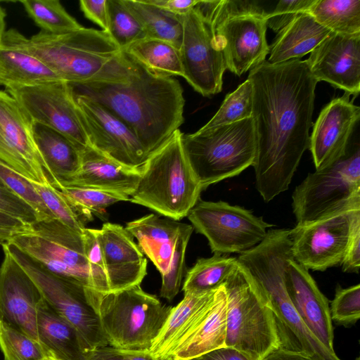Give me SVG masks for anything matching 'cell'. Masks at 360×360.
Listing matches in <instances>:
<instances>
[{
  "label": "cell",
  "mask_w": 360,
  "mask_h": 360,
  "mask_svg": "<svg viewBox=\"0 0 360 360\" xmlns=\"http://www.w3.org/2000/svg\"><path fill=\"white\" fill-rule=\"evenodd\" d=\"M189 360H250L240 352L231 347H222Z\"/></svg>",
  "instance_id": "obj_52"
},
{
  "label": "cell",
  "mask_w": 360,
  "mask_h": 360,
  "mask_svg": "<svg viewBox=\"0 0 360 360\" xmlns=\"http://www.w3.org/2000/svg\"><path fill=\"white\" fill-rule=\"evenodd\" d=\"M85 254L88 260L94 291L103 295L110 292L104 262L96 236V229L83 231Z\"/></svg>",
  "instance_id": "obj_44"
},
{
  "label": "cell",
  "mask_w": 360,
  "mask_h": 360,
  "mask_svg": "<svg viewBox=\"0 0 360 360\" xmlns=\"http://www.w3.org/2000/svg\"><path fill=\"white\" fill-rule=\"evenodd\" d=\"M342 271L359 274L360 269V211L353 219L347 249L341 263Z\"/></svg>",
  "instance_id": "obj_48"
},
{
  "label": "cell",
  "mask_w": 360,
  "mask_h": 360,
  "mask_svg": "<svg viewBox=\"0 0 360 360\" xmlns=\"http://www.w3.org/2000/svg\"><path fill=\"white\" fill-rule=\"evenodd\" d=\"M318 82L325 81L346 94L357 96L360 91V34L331 32L306 60Z\"/></svg>",
  "instance_id": "obj_18"
},
{
  "label": "cell",
  "mask_w": 360,
  "mask_h": 360,
  "mask_svg": "<svg viewBox=\"0 0 360 360\" xmlns=\"http://www.w3.org/2000/svg\"><path fill=\"white\" fill-rule=\"evenodd\" d=\"M0 349L5 360H44L49 355L38 341L1 320Z\"/></svg>",
  "instance_id": "obj_39"
},
{
  "label": "cell",
  "mask_w": 360,
  "mask_h": 360,
  "mask_svg": "<svg viewBox=\"0 0 360 360\" xmlns=\"http://www.w3.org/2000/svg\"><path fill=\"white\" fill-rule=\"evenodd\" d=\"M86 360H159L147 351L129 350L105 346L86 353Z\"/></svg>",
  "instance_id": "obj_47"
},
{
  "label": "cell",
  "mask_w": 360,
  "mask_h": 360,
  "mask_svg": "<svg viewBox=\"0 0 360 360\" xmlns=\"http://www.w3.org/2000/svg\"><path fill=\"white\" fill-rule=\"evenodd\" d=\"M183 36L179 49L183 77L198 93L210 96L222 89L227 69L214 27L194 7L182 15Z\"/></svg>",
  "instance_id": "obj_13"
},
{
  "label": "cell",
  "mask_w": 360,
  "mask_h": 360,
  "mask_svg": "<svg viewBox=\"0 0 360 360\" xmlns=\"http://www.w3.org/2000/svg\"><path fill=\"white\" fill-rule=\"evenodd\" d=\"M82 233L53 219L37 221L8 242L51 273L94 291Z\"/></svg>",
  "instance_id": "obj_10"
},
{
  "label": "cell",
  "mask_w": 360,
  "mask_h": 360,
  "mask_svg": "<svg viewBox=\"0 0 360 360\" xmlns=\"http://www.w3.org/2000/svg\"><path fill=\"white\" fill-rule=\"evenodd\" d=\"M110 292L140 285L147 271V259L127 229L107 222L96 229Z\"/></svg>",
  "instance_id": "obj_21"
},
{
  "label": "cell",
  "mask_w": 360,
  "mask_h": 360,
  "mask_svg": "<svg viewBox=\"0 0 360 360\" xmlns=\"http://www.w3.org/2000/svg\"><path fill=\"white\" fill-rule=\"evenodd\" d=\"M58 81L63 80L4 32L0 45V85L8 90Z\"/></svg>",
  "instance_id": "obj_28"
},
{
  "label": "cell",
  "mask_w": 360,
  "mask_h": 360,
  "mask_svg": "<svg viewBox=\"0 0 360 360\" xmlns=\"http://www.w3.org/2000/svg\"><path fill=\"white\" fill-rule=\"evenodd\" d=\"M227 298L219 287L205 314L188 337L175 349L172 360H189L226 347Z\"/></svg>",
  "instance_id": "obj_26"
},
{
  "label": "cell",
  "mask_w": 360,
  "mask_h": 360,
  "mask_svg": "<svg viewBox=\"0 0 360 360\" xmlns=\"http://www.w3.org/2000/svg\"><path fill=\"white\" fill-rule=\"evenodd\" d=\"M256 1H198L195 5L214 30L226 68L240 76L265 61L267 13Z\"/></svg>",
  "instance_id": "obj_6"
},
{
  "label": "cell",
  "mask_w": 360,
  "mask_h": 360,
  "mask_svg": "<svg viewBox=\"0 0 360 360\" xmlns=\"http://www.w3.org/2000/svg\"><path fill=\"white\" fill-rule=\"evenodd\" d=\"M143 27L146 37L167 41L179 50L183 36L182 15H177L146 0H122Z\"/></svg>",
  "instance_id": "obj_31"
},
{
  "label": "cell",
  "mask_w": 360,
  "mask_h": 360,
  "mask_svg": "<svg viewBox=\"0 0 360 360\" xmlns=\"http://www.w3.org/2000/svg\"><path fill=\"white\" fill-rule=\"evenodd\" d=\"M6 12L4 9L0 6V45L1 43V40L4 36V34L6 31L5 27H6Z\"/></svg>",
  "instance_id": "obj_54"
},
{
  "label": "cell",
  "mask_w": 360,
  "mask_h": 360,
  "mask_svg": "<svg viewBox=\"0 0 360 360\" xmlns=\"http://www.w3.org/2000/svg\"><path fill=\"white\" fill-rule=\"evenodd\" d=\"M292 198L296 226L360 210L359 145L328 167L309 173L295 188Z\"/></svg>",
  "instance_id": "obj_9"
},
{
  "label": "cell",
  "mask_w": 360,
  "mask_h": 360,
  "mask_svg": "<svg viewBox=\"0 0 360 360\" xmlns=\"http://www.w3.org/2000/svg\"><path fill=\"white\" fill-rule=\"evenodd\" d=\"M27 226L20 219L0 211V236L8 241L14 234L25 230Z\"/></svg>",
  "instance_id": "obj_51"
},
{
  "label": "cell",
  "mask_w": 360,
  "mask_h": 360,
  "mask_svg": "<svg viewBox=\"0 0 360 360\" xmlns=\"http://www.w3.org/2000/svg\"><path fill=\"white\" fill-rule=\"evenodd\" d=\"M5 34L68 83L93 79L122 51L103 30L82 27L60 34L41 30L29 39L15 29Z\"/></svg>",
  "instance_id": "obj_3"
},
{
  "label": "cell",
  "mask_w": 360,
  "mask_h": 360,
  "mask_svg": "<svg viewBox=\"0 0 360 360\" xmlns=\"http://www.w3.org/2000/svg\"><path fill=\"white\" fill-rule=\"evenodd\" d=\"M7 92L17 100L34 122L62 134L80 152L91 147L68 82L58 81L11 89Z\"/></svg>",
  "instance_id": "obj_14"
},
{
  "label": "cell",
  "mask_w": 360,
  "mask_h": 360,
  "mask_svg": "<svg viewBox=\"0 0 360 360\" xmlns=\"http://www.w3.org/2000/svg\"><path fill=\"white\" fill-rule=\"evenodd\" d=\"M330 314L331 320L340 324L349 325L356 322L360 316V285L347 288L338 285Z\"/></svg>",
  "instance_id": "obj_43"
},
{
  "label": "cell",
  "mask_w": 360,
  "mask_h": 360,
  "mask_svg": "<svg viewBox=\"0 0 360 360\" xmlns=\"http://www.w3.org/2000/svg\"><path fill=\"white\" fill-rule=\"evenodd\" d=\"M172 307L136 285L98 295L96 308L109 346L129 350H149Z\"/></svg>",
  "instance_id": "obj_8"
},
{
  "label": "cell",
  "mask_w": 360,
  "mask_h": 360,
  "mask_svg": "<svg viewBox=\"0 0 360 360\" xmlns=\"http://www.w3.org/2000/svg\"><path fill=\"white\" fill-rule=\"evenodd\" d=\"M285 285L291 303L311 333L328 350L335 352L328 300L309 270L290 260L285 271Z\"/></svg>",
  "instance_id": "obj_22"
},
{
  "label": "cell",
  "mask_w": 360,
  "mask_h": 360,
  "mask_svg": "<svg viewBox=\"0 0 360 360\" xmlns=\"http://www.w3.org/2000/svg\"><path fill=\"white\" fill-rule=\"evenodd\" d=\"M330 32L307 11L301 13L277 33L266 61L276 64L299 59L311 53Z\"/></svg>",
  "instance_id": "obj_29"
},
{
  "label": "cell",
  "mask_w": 360,
  "mask_h": 360,
  "mask_svg": "<svg viewBox=\"0 0 360 360\" xmlns=\"http://www.w3.org/2000/svg\"><path fill=\"white\" fill-rule=\"evenodd\" d=\"M356 360H359V357H357V358L356 359Z\"/></svg>",
  "instance_id": "obj_58"
},
{
  "label": "cell",
  "mask_w": 360,
  "mask_h": 360,
  "mask_svg": "<svg viewBox=\"0 0 360 360\" xmlns=\"http://www.w3.org/2000/svg\"><path fill=\"white\" fill-rule=\"evenodd\" d=\"M0 211L8 214L27 226L37 221L32 208L6 187L0 186Z\"/></svg>",
  "instance_id": "obj_46"
},
{
  "label": "cell",
  "mask_w": 360,
  "mask_h": 360,
  "mask_svg": "<svg viewBox=\"0 0 360 360\" xmlns=\"http://www.w3.org/2000/svg\"><path fill=\"white\" fill-rule=\"evenodd\" d=\"M80 153L79 171L62 187L94 188L129 197L135 191L141 173L124 167L92 147Z\"/></svg>",
  "instance_id": "obj_23"
},
{
  "label": "cell",
  "mask_w": 360,
  "mask_h": 360,
  "mask_svg": "<svg viewBox=\"0 0 360 360\" xmlns=\"http://www.w3.org/2000/svg\"><path fill=\"white\" fill-rule=\"evenodd\" d=\"M178 129L146 160L129 201L172 219L187 217L200 200L201 186L184 152Z\"/></svg>",
  "instance_id": "obj_4"
},
{
  "label": "cell",
  "mask_w": 360,
  "mask_h": 360,
  "mask_svg": "<svg viewBox=\"0 0 360 360\" xmlns=\"http://www.w3.org/2000/svg\"><path fill=\"white\" fill-rule=\"evenodd\" d=\"M1 246L32 279L49 307L75 328L86 353L108 345L85 288L51 273L9 242Z\"/></svg>",
  "instance_id": "obj_11"
},
{
  "label": "cell",
  "mask_w": 360,
  "mask_h": 360,
  "mask_svg": "<svg viewBox=\"0 0 360 360\" xmlns=\"http://www.w3.org/2000/svg\"><path fill=\"white\" fill-rule=\"evenodd\" d=\"M237 264V258L218 254L198 259L186 273L183 285L184 294H202L217 289Z\"/></svg>",
  "instance_id": "obj_34"
},
{
  "label": "cell",
  "mask_w": 360,
  "mask_h": 360,
  "mask_svg": "<svg viewBox=\"0 0 360 360\" xmlns=\"http://www.w3.org/2000/svg\"><path fill=\"white\" fill-rule=\"evenodd\" d=\"M252 103L253 88L248 79L226 96L216 114L200 129H207L252 117Z\"/></svg>",
  "instance_id": "obj_38"
},
{
  "label": "cell",
  "mask_w": 360,
  "mask_h": 360,
  "mask_svg": "<svg viewBox=\"0 0 360 360\" xmlns=\"http://www.w3.org/2000/svg\"><path fill=\"white\" fill-rule=\"evenodd\" d=\"M217 289L202 294H184L182 300L172 307L169 314L149 352L159 360H172L175 349L198 325Z\"/></svg>",
  "instance_id": "obj_24"
},
{
  "label": "cell",
  "mask_w": 360,
  "mask_h": 360,
  "mask_svg": "<svg viewBox=\"0 0 360 360\" xmlns=\"http://www.w3.org/2000/svg\"><path fill=\"white\" fill-rule=\"evenodd\" d=\"M148 3L177 15L188 13L198 0H146Z\"/></svg>",
  "instance_id": "obj_50"
},
{
  "label": "cell",
  "mask_w": 360,
  "mask_h": 360,
  "mask_svg": "<svg viewBox=\"0 0 360 360\" xmlns=\"http://www.w3.org/2000/svg\"><path fill=\"white\" fill-rule=\"evenodd\" d=\"M223 285L227 298L226 347L240 352L250 360H263L279 347L266 295L238 262Z\"/></svg>",
  "instance_id": "obj_5"
},
{
  "label": "cell",
  "mask_w": 360,
  "mask_h": 360,
  "mask_svg": "<svg viewBox=\"0 0 360 360\" xmlns=\"http://www.w3.org/2000/svg\"><path fill=\"white\" fill-rule=\"evenodd\" d=\"M79 6L86 18L99 25L103 30L108 32L107 0H81Z\"/></svg>",
  "instance_id": "obj_49"
},
{
  "label": "cell",
  "mask_w": 360,
  "mask_h": 360,
  "mask_svg": "<svg viewBox=\"0 0 360 360\" xmlns=\"http://www.w3.org/2000/svg\"><path fill=\"white\" fill-rule=\"evenodd\" d=\"M0 186H4V187H6L2 183L1 181H0Z\"/></svg>",
  "instance_id": "obj_57"
},
{
  "label": "cell",
  "mask_w": 360,
  "mask_h": 360,
  "mask_svg": "<svg viewBox=\"0 0 360 360\" xmlns=\"http://www.w3.org/2000/svg\"><path fill=\"white\" fill-rule=\"evenodd\" d=\"M33 135L50 184L65 186L79 169L80 151L62 134L38 122H33Z\"/></svg>",
  "instance_id": "obj_27"
},
{
  "label": "cell",
  "mask_w": 360,
  "mask_h": 360,
  "mask_svg": "<svg viewBox=\"0 0 360 360\" xmlns=\"http://www.w3.org/2000/svg\"><path fill=\"white\" fill-rule=\"evenodd\" d=\"M58 189L66 198L86 224L93 219L92 214L102 220L108 219L106 208L130 197L94 188L60 187Z\"/></svg>",
  "instance_id": "obj_35"
},
{
  "label": "cell",
  "mask_w": 360,
  "mask_h": 360,
  "mask_svg": "<svg viewBox=\"0 0 360 360\" xmlns=\"http://www.w3.org/2000/svg\"><path fill=\"white\" fill-rule=\"evenodd\" d=\"M2 248L0 320L39 342L37 310L42 295L26 271L5 248Z\"/></svg>",
  "instance_id": "obj_20"
},
{
  "label": "cell",
  "mask_w": 360,
  "mask_h": 360,
  "mask_svg": "<svg viewBox=\"0 0 360 360\" xmlns=\"http://www.w3.org/2000/svg\"><path fill=\"white\" fill-rule=\"evenodd\" d=\"M34 188L55 219L73 231L82 233L85 224L62 193L49 183L32 182Z\"/></svg>",
  "instance_id": "obj_42"
},
{
  "label": "cell",
  "mask_w": 360,
  "mask_h": 360,
  "mask_svg": "<svg viewBox=\"0 0 360 360\" xmlns=\"http://www.w3.org/2000/svg\"><path fill=\"white\" fill-rule=\"evenodd\" d=\"M69 84L74 95L98 103L124 122L148 158L184 122L185 99L179 82L152 72L124 51L93 79Z\"/></svg>",
  "instance_id": "obj_2"
},
{
  "label": "cell",
  "mask_w": 360,
  "mask_h": 360,
  "mask_svg": "<svg viewBox=\"0 0 360 360\" xmlns=\"http://www.w3.org/2000/svg\"><path fill=\"white\" fill-rule=\"evenodd\" d=\"M44 360H59V359H58L55 358L54 356H51V355L49 354V355L45 358V359H44Z\"/></svg>",
  "instance_id": "obj_56"
},
{
  "label": "cell",
  "mask_w": 360,
  "mask_h": 360,
  "mask_svg": "<svg viewBox=\"0 0 360 360\" xmlns=\"http://www.w3.org/2000/svg\"><path fill=\"white\" fill-rule=\"evenodd\" d=\"M74 98L91 147L141 173L148 157L132 130L98 103L81 96L74 95Z\"/></svg>",
  "instance_id": "obj_15"
},
{
  "label": "cell",
  "mask_w": 360,
  "mask_h": 360,
  "mask_svg": "<svg viewBox=\"0 0 360 360\" xmlns=\"http://www.w3.org/2000/svg\"><path fill=\"white\" fill-rule=\"evenodd\" d=\"M193 229L208 240L212 252H243L259 244L274 225L243 207L199 200L187 215Z\"/></svg>",
  "instance_id": "obj_12"
},
{
  "label": "cell",
  "mask_w": 360,
  "mask_h": 360,
  "mask_svg": "<svg viewBox=\"0 0 360 360\" xmlns=\"http://www.w3.org/2000/svg\"><path fill=\"white\" fill-rule=\"evenodd\" d=\"M314 0H281L274 9L267 13L266 25L278 33L298 14L307 11Z\"/></svg>",
  "instance_id": "obj_45"
},
{
  "label": "cell",
  "mask_w": 360,
  "mask_h": 360,
  "mask_svg": "<svg viewBox=\"0 0 360 360\" xmlns=\"http://www.w3.org/2000/svg\"><path fill=\"white\" fill-rule=\"evenodd\" d=\"M307 12L333 32L360 34V0H314Z\"/></svg>",
  "instance_id": "obj_33"
},
{
  "label": "cell",
  "mask_w": 360,
  "mask_h": 360,
  "mask_svg": "<svg viewBox=\"0 0 360 360\" xmlns=\"http://www.w3.org/2000/svg\"><path fill=\"white\" fill-rule=\"evenodd\" d=\"M122 51L156 75L165 77L184 75L179 50L167 41L146 37L131 44Z\"/></svg>",
  "instance_id": "obj_32"
},
{
  "label": "cell",
  "mask_w": 360,
  "mask_h": 360,
  "mask_svg": "<svg viewBox=\"0 0 360 360\" xmlns=\"http://www.w3.org/2000/svg\"><path fill=\"white\" fill-rule=\"evenodd\" d=\"M253 88L252 115L256 187L268 202L288 190L309 144L315 89L307 60L270 64L248 75Z\"/></svg>",
  "instance_id": "obj_1"
},
{
  "label": "cell",
  "mask_w": 360,
  "mask_h": 360,
  "mask_svg": "<svg viewBox=\"0 0 360 360\" xmlns=\"http://www.w3.org/2000/svg\"><path fill=\"white\" fill-rule=\"evenodd\" d=\"M6 242H8V240L4 237L0 236V245H2L4 243Z\"/></svg>",
  "instance_id": "obj_55"
},
{
  "label": "cell",
  "mask_w": 360,
  "mask_h": 360,
  "mask_svg": "<svg viewBox=\"0 0 360 360\" xmlns=\"http://www.w3.org/2000/svg\"><path fill=\"white\" fill-rule=\"evenodd\" d=\"M0 162L30 181L49 183L33 135V121L8 92L0 90Z\"/></svg>",
  "instance_id": "obj_17"
},
{
  "label": "cell",
  "mask_w": 360,
  "mask_h": 360,
  "mask_svg": "<svg viewBox=\"0 0 360 360\" xmlns=\"http://www.w3.org/2000/svg\"><path fill=\"white\" fill-rule=\"evenodd\" d=\"M37 330L39 342L48 354L59 360H86L77 331L54 311L44 298L37 307Z\"/></svg>",
  "instance_id": "obj_30"
},
{
  "label": "cell",
  "mask_w": 360,
  "mask_h": 360,
  "mask_svg": "<svg viewBox=\"0 0 360 360\" xmlns=\"http://www.w3.org/2000/svg\"><path fill=\"white\" fill-rule=\"evenodd\" d=\"M0 181L35 212L37 221L55 219L34 187L32 181L0 162Z\"/></svg>",
  "instance_id": "obj_41"
},
{
  "label": "cell",
  "mask_w": 360,
  "mask_h": 360,
  "mask_svg": "<svg viewBox=\"0 0 360 360\" xmlns=\"http://www.w3.org/2000/svg\"><path fill=\"white\" fill-rule=\"evenodd\" d=\"M191 225L184 224L177 237L168 271L162 275L160 297L172 301L179 293L185 269V254L193 231Z\"/></svg>",
  "instance_id": "obj_40"
},
{
  "label": "cell",
  "mask_w": 360,
  "mask_h": 360,
  "mask_svg": "<svg viewBox=\"0 0 360 360\" xmlns=\"http://www.w3.org/2000/svg\"><path fill=\"white\" fill-rule=\"evenodd\" d=\"M358 211L342 212L290 229L294 260L307 270L321 271L341 264Z\"/></svg>",
  "instance_id": "obj_16"
},
{
  "label": "cell",
  "mask_w": 360,
  "mask_h": 360,
  "mask_svg": "<svg viewBox=\"0 0 360 360\" xmlns=\"http://www.w3.org/2000/svg\"><path fill=\"white\" fill-rule=\"evenodd\" d=\"M185 155L202 190L252 166L256 155L252 117L193 134H181Z\"/></svg>",
  "instance_id": "obj_7"
},
{
  "label": "cell",
  "mask_w": 360,
  "mask_h": 360,
  "mask_svg": "<svg viewBox=\"0 0 360 360\" xmlns=\"http://www.w3.org/2000/svg\"><path fill=\"white\" fill-rule=\"evenodd\" d=\"M20 2L41 31L60 34L82 27L58 0H23Z\"/></svg>",
  "instance_id": "obj_36"
},
{
  "label": "cell",
  "mask_w": 360,
  "mask_h": 360,
  "mask_svg": "<svg viewBox=\"0 0 360 360\" xmlns=\"http://www.w3.org/2000/svg\"><path fill=\"white\" fill-rule=\"evenodd\" d=\"M184 224L150 214L128 222L125 229L160 273L169 269L177 237Z\"/></svg>",
  "instance_id": "obj_25"
},
{
  "label": "cell",
  "mask_w": 360,
  "mask_h": 360,
  "mask_svg": "<svg viewBox=\"0 0 360 360\" xmlns=\"http://www.w3.org/2000/svg\"><path fill=\"white\" fill-rule=\"evenodd\" d=\"M263 360H312L304 355L277 349L269 354Z\"/></svg>",
  "instance_id": "obj_53"
},
{
  "label": "cell",
  "mask_w": 360,
  "mask_h": 360,
  "mask_svg": "<svg viewBox=\"0 0 360 360\" xmlns=\"http://www.w3.org/2000/svg\"><path fill=\"white\" fill-rule=\"evenodd\" d=\"M108 32L121 51L146 37L139 20L125 6L122 0H107Z\"/></svg>",
  "instance_id": "obj_37"
},
{
  "label": "cell",
  "mask_w": 360,
  "mask_h": 360,
  "mask_svg": "<svg viewBox=\"0 0 360 360\" xmlns=\"http://www.w3.org/2000/svg\"><path fill=\"white\" fill-rule=\"evenodd\" d=\"M360 118V108L346 94L330 101L321 111L309 136L316 170L325 169L344 156L349 138Z\"/></svg>",
  "instance_id": "obj_19"
}]
</instances>
